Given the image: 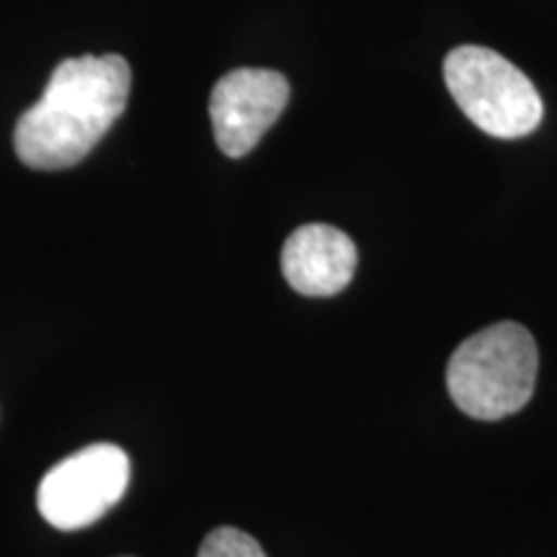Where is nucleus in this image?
Returning <instances> with one entry per match:
<instances>
[{"mask_svg": "<svg viewBox=\"0 0 557 557\" xmlns=\"http://www.w3.org/2000/svg\"><path fill=\"white\" fill-rule=\"evenodd\" d=\"M289 103V81L267 67H238L222 75L209 96L218 148L227 158H246L274 127Z\"/></svg>", "mask_w": 557, "mask_h": 557, "instance_id": "39448f33", "label": "nucleus"}, {"mask_svg": "<svg viewBox=\"0 0 557 557\" xmlns=\"http://www.w3.org/2000/svg\"><path fill=\"white\" fill-rule=\"evenodd\" d=\"M132 88L122 54H81L52 70L41 99L18 116L13 145L34 171L81 163L124 114Z\"/></svg>", "mask_w": 557, "mask_h": 557, "instance_id": "f257e3e1", "label": "nucleus"}, {"mask_svg": "<svg viewBox=\"0 0 557 557\" xmlns=\"http://www.w3.org/2000/svg\"><path fill=\"white\" fill-rule=\"evenodd\" d=\"M540 354L524 325H487L472 333L451 354L447 387L462 413L478 421H500L519 413L537 385Z\"/></svg>", "mask_w": 557, "mask_h": 557, "instance_id": "f03ea898", "label": "nucleus"}, {"mask_svg": "<svg viewBox=\"0 0 557 557\" xmlns=\"http://www.w3.org/2000/svg\"><path fill=\"white\" fill-rule=\"evenodd\" d=\"M444 81L465 116L491 137L532 135L545 114L534 83L487 47L465 45L451 50L444 60Z\"/></svg>", "mask_w": 557, "mask_h": 557, "instance_id": "7ed1b4c3", "label": "nucleus"}, {"mask_svg": "<svg viewBox=\"0 0 557 557\" xmlns=\"http://www.w3.org/2000/svg\"><path fill=\"white\" fill-rule=\"evenodd\" d=\"M282 271L289 287L308 297H333L351 284L357 271V246L338 227H297L282 248Z\"/></svg>", "mask_w": 557, "mask_h": 557, "instance_id": "423d86ee", "label": "nucleus"}, {"mask_svg": "<svg viewBox=\"0 0 557 557\" xmlns=\"http://www.w3.org/2000/svg\"><path fill=\"white\" fill-rule=\"evenodd\" d=\"M197 557H267L259 542L235 527H220L201 542Z\"/></svg>", "mask_w": 557, "mask_h": 557, "instance_id": "0eeeda50", "label": "nucleus"}, {"mask_svg": "<svg viewBox=\"0 0 557 557\" xmlns=\"http://www.w3.org/2000/svg\"><path fill=\"white\" fill-rule=\"evenodd\" d=\"M129 475L127 451L116 444H90L41 478L39 513L62 532L96 524L127 493Z\"/></svg>", "mask_w": 557, "mask_h": 557, "instance_id": "20e7f679", "label": "nucleus"}]
</instances>
